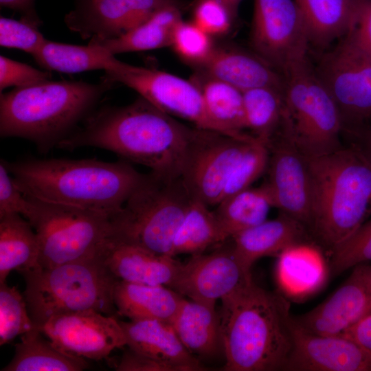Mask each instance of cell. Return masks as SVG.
Returning a JSON list of instances; mask_svg holds the SVG:
<instances>
[{"mask_svg": "<svg viewBox=\"0 0 371 371\" xmlns=\"http://www.w3.org/2000/svg\"><path fill=\"white\" fill-rule=\"evenodd\" d=\"M363 280L368 288V289L371 293V265L361 264L358 265Z\"/></svg>", "mask_w": 371, "mask_h": 371, "instance_id": "obj_49", "label": "cell"}, {"mask_svg": "<svg viewBox=\"0 0 371 371\" xmlns=\"http://www.w3.org/2000/svg\"><path fill=\"white\" fill-rule=\"evenodd\" d=\"M120 323L131 349L168 365L173 371L205 370L185 347L170 322L144 319Z\"/></svg>", "mask_w": 371, "mask_h": 371, "instance_id": "obj_21", "label": "cell"}, {"mask_svg": "<svg viewBox=\"0 0 371 371\" xmlns=\"http://www.w3.org/2000/svg\"><path fill=\"white\" fill-rule=\"evenodd\" d=\"M347 144L358 149L371 164V124L348 139Z\"/></svg>", "mask_w": 371, "mask_h": 371, "instance_id": "obj_48", "label": "cell"}, {"mask_svg": "<svg viewBox=\"0 0 371 371\" xmlns=\"http://www.w3.org/2000/svg\"><path fill=\"white\" fill-rule=\"evenodd\" d=\"M34 327L25 297L15 286L0 283V345L10 343Z\"/></svg>", "mask_w": 371, "mask_h": 371, "instance_id": "obj_36", "label": "cell"}, {"mask_svg": "<svg viewBox=\"0 0 371 371\" xmlns=\"http://www.w3.org/2000/svg\"><path fill=\"white\" fill-rule=\"evenodd\" d=\"M221 302L224 370H284L293 344L289 301L251 280Z\"/></svg>", "mask_w": 371, "mask_h": 371, "instance_id": "obj_2", "label": "cell"}, {"mask_svg": "<svg viewBox=\"0 0 371 371\" xmlns=\"http://www.w3.org/2000/svg\"><path fill=\"white\" fill-rule=\"evenodd\" d=\"M118 371H173L168 365L130 348L126 350L115 366Z\"/></svg>", "mask_w": 371, "mask_h": 371, "instance_id": "obj_45", "label": "cell"}, {"mask_svg": "<svg viewBox=\"0 0 371 371\" xmlns=\"http://www.w3.org/2000/svg\"><path fill=\"white\" fill-rule=\"evenodd\" d=\"M243 93L245 129L267 144L282 122L284 91L258 87Z\"/></svg>", "mask_w": 371, "mask_h": 371, "instance_id": "obj_35", "label": "cell"}, {"mask_svg": "<svg viewBox=\"0 0 371 371\" xmlns=\"http://www.w3.org/2000/svg\"><path fill=\"white\" fill-rule=\"evenodd\" d=\"M252 280L236 259L232 247L191 256L170 288L190 300L215 306L218 300Z\"/></svg>", "mask_w": 371, "mask_h": 371, "instance_id": "obj_17", "label": "cell"}, {"mask_svg": "<svg viewBox=\"0 0 371 371\" xmlns=\"http://www.w3.org/2000/svg\"><path fill=\"white\" fill-rule=\"evenodd\" d=\"M330 269L338 274L371 261V218L332 250Z\"/></svg>", "mask_w": 371, "mask_h": 371, "instance_id": "obj_39", "label": "cell"}, {"mask_svg": "<svg viewBox=\"0 0 371 371\" xmlns=\"http://www.w3.org/2000/svg\"><path fill=\"white\" fill-rule=\"evenodd\" d=\"M104 71L107 78L136 91L165 113L188 120L196 127L227 135L209 116L201 91L191 79L130 65L115 56L110 58Z\"/></svg>", "mask_w": 371, "mask_h": 371, "instance_id": "obj_11", "label": "cell"}, {"mask_svg": "<svg viewBox=\"0 0 371 371\" xmlns=\"http://www.w3.org/2000/svg\"><path fill=\"white\" fill-rule=\"evenodd\" d=\"M315 67L340 114L343 139L371 124V56L347 34Z\"/></svg>", "mask_w": 371, "mask_h": 371, "instance_id": "obj_10", "label": "cell"}, {"mask_svg": "<svg viewBox=\"0 0 371 371\" xmlns=\"http://www.w3.org/2000/svg\"><path fill=\"white\" fill-rule=\"evenodd\" d=\"M252 50L283 75L308 56V40L294 0H254L249 34Z\"/></svg>", "mask_w": 371, "mask_h": 371, "instance_id": "obj_12", "label": "cell"}, {"mask_svg": "<svg viewBox=\"0 0 371 371\" xmlns=\"http://www.w3.org/2000/svg\"><path fill=\"white\" fill-rule=\"evenodd\" d=\"M193 199L181 176L144 174L113 216V238L171 256L175 236Z\"/></svg>", "mask_w": 371, "mask_h": 371, "instance_id": "obj_7", "label": "cell"}, {"mask_svg": "<svg viewBox=\"0 0 371 371\" xmlns=\"http://www.w3.org/2000/svg\"><path fill=\"white\" fill-rule=\"evenodd\" d=\"M49 71H41L32 66L0 56V90L10 87H25L51 80Z\"/></svg>", "mask_w": 371, "mask_h": 371, "instance_id": "obj_42", "label": "cell"}, {"mask_svg": "<svg viewBox=\"0 0 371 371\" xmlns=\"http://www.w3.org/2000/svg\"><path fill=\"white\" fill-rule=\"evenodd\" d=\"M112 56L91 41L87 45H76L46 40L33 57L47 71L72 74L104 70Z\"/></svg>", "mask_w": 371, "mask_h": 371, "instance_id": "obj_34", "label": "cell"}, {"mask_svg": "<svg viewBox=\"0 0 371 371\" xmlns=\"http://www.w3.org/2000/svg\"><path fill=\"white\" fill-rule=\"evenodd\" d=\"M256 138H237L197 128L181 172L192 197L208 206L216 205L234 166Z\"/></svg>", "mask_w": 371, "mask_h": 371, "instance_id": "obj_13", "label": "cell"}, {"mask_svg": "<svg viewBox=\"0 0 371 371\" xmlns=\"http://www.w3.org/2000/svg\"><path fill=\"white\" fill-rule=\"evenodd\" d=\"M84 125L58 144L73 150L95 147L111 151L150 171L181 176L198 127H190L139 96L130 104L91 113Z\"/></svg>", "mask_w": 371, "mask_h": 371, "instance_id": "obj_1", "label": "cell"}, {"mask_svg": "<svg viewBox=\"0 0 371 371\" xmlns=\"http://www.w3.org/2000/svg\"><path fill=\"white\" fill-rule=\"evenodd\" d=\"M115 82L46 81L1 93L0 135L33 142L47 151L70 135Z\"/></svg>", "mask_w": 371, "mask_h": 371, "instance_id": "obj_4", "label": "cell"}, {"mask_svg": "<svg viewBox=\"0 0 371 371\" xmlns=\"http://www.w3.org/2000/svg\"><path fill=\"white\" fill-rule=\"evenodd\" d=\"M282 126L308 158L326 155L345 145L342 123L331 95L306 56L283 74Z\"/></svg>", "mask_w": 371, "mask_h": 371, "instance_id": "obj_8", "label": "cell"}, {"mask_svg": "<svg viewBox=\"0 0 371 371\" xmlns=\"http://www.w3.org/2000/svg\"><path fill=\"white\" fill-rule=\"evenodd\" d=\"M170 323L194 356L210 357L223 350L220 318L215 306L184 297Z\"/></svg>", "mask_w": 371, "mask_h": 371, "instance_id": "obj_26", "label": "cell"}, {"mask_svg": "<svg viewBox=\"0 0 371 371\" xmlns=\"http://www.w3.org/2000/svg\"><path fill=\"white\" fill-rule=\"evenodd\" d=\"M268 161L267 146L256 137L249 143L234 166L221 201L250 188V186L267 171Z\"/></svg>", "mask_w": 371, "mask_h": 371, "instance_id": "obj_38", "label": "cell"}, {"mask_svg": "<svg viewBox=\"0 0 371 371\" xmlns=\"http://www.w3.org/2000/svg\"><path fill=\"white\" fill-rule=\"evenodd\" d=\"M33 199L16 184L3 159L0 163V217L18 214L26 218L33 207Z\"/></svg>", "mask_w": 371, "mask_h": 371, "instance_id": "obj_43", "label": "cell"}, {"mask_svg": "<svg viewBox=\"0 0 371 371\" xmlns=\"http://www.w3.org/2000/svg\"><path fill=\"white\" fill-rule=\"evenodd\" d=\"M191 80L201 91L209 116L227 135L241 139L254 137L243 131L245 124L242 91L199 71Z\"/></svg>", "mask_w": 371, "mask_h": 371, "instance_id": "obj_28", "label": "cell"}, {"mask_svg": "<svg viewBox=\"0 0 371 371\" xmlns=\"http://www.w3.org/2000/svg\"><path fill=\"white\" fill-rule=\"evenodd\" d=\"M326 273L321 251L304 241L290 245L278 256L276 280L280 290L290 297L302 298L317 291Z\"/></svg>", "mask_w": 371, "mask_h": 371, "instance_id": "obj_24", "label": "cell"}, {"mask_svg": "<svg viewBox=\"0 0 371 371\" xmlns=\"http://www.w3.org/2000/svg\"><path fill=\"white\" fill-rule=\"evenodd\" d=\"M34 2V0H0L1 6L21 12L23 19L39 25L41 21L35 12Z\"/></svg>", "mask_w": 371, "mask_h": 371, "instance_id": "obj_47", "label": "cell"}, {"mask_svg": "<svg viewBox=\"0 0 371 371\" xmlns=\"http://www.w3.org/2000/svg\"><path fill=\"white\" fill-rule=\"evenodd\" d=\"M24 297L35 328L52 317L93 310L113 316L117 313L113 291L117 279L99 255L54 267H38L22 273Z\"/></svg>", "mask_w": 371, "mask_h": 371, "instance_id": "obj_6", "label": "cell"}, {"mask_svg": "<svg viewBox=\"0 0 371 371\" xmlns=\"http://www.w3.org/2000/svg\"><path fill=\"white\" fill-rule=\"evenodd\" d=\"M3 161L16 184L27 196L110 214L122 208L144 175L126 161Z\"/></svg>", "mask_w": 371, "mask_h": 371, "instance_id": "obj_3", "label": "cell"}, {"mask_svg": "<svg viewBox=\"0 0 371 371\" xmlns=\"http://www.w3.org/2000/svg\"><path fill=\"white\" fill-rule=\"evenodd\" d=\"M170 47L181 60L195 69L206 63L216 48L212 36L192 21L183 19L174 30Z\"/></svg>", "mask_w": 371, "mask_h": 371, "instance_id": "obj_37", "label": "cell"}, {"mask_svg": "<svg viewBox=\"0 0 371 371\" xmlns=\"http://www.w3.org/2000/svg\"><path fill=\"white\" fill-rule=\"evenodd\" d=\"M107 269L118 280L170 287L181 263L175 257L112 239L99 254Z\"/></svg>", "mask_w": 371, "mask_h": 371, "instance_id": "obj_20", "label": "cell"}, {"mask_svg": "<svg viewBox=\"0 0 371 371\" xmlns=\"http://www.w3.org/2000/svg\"><path fill=\"white\" fill-rule=\"evenodd\" d=\"M177 0H78L64 21L67 27L91 41L115 38Z\"/></svg>", "mask_w": 371, "mask_h": 371, "instance_id": "obj_16", "label": "cell"}, {"mask_svg": "<svg viewBox=\"0 0 371 371\" xmlns=\"http://www.w3.org/2000/svg\"><path fill=\"white\" fill-rule=\"evenodd\" d=\"M196 71L223 80L242 91L258 87L284 91V76L254 52L218 47Z\"/></svg>", "mask_w": 371, "mask_h": 371, "instance_id": "obj_22", "label": "cell"}, {"mask_svg": "<svg viewBox=\"0 0 371 371\" xmlns=\"http://www.w3.org/2000/svg\"><path fill=\"white\" fill-rule=\"evenodd\" d=\"M38 27L35 23L23 18L17 21L1 16L0 45L23 50L33 56L47 40Z\"/></svg>", "mask_w": 371, "mask_h": 371, "instance_id": "obj_41", "label": "cell"}, {"mask_svg": "<svg viewBox=\"0 0 371 371\" xmlns=\"http://www.w3.org/2000/svg\"><path fill=\"white\" fill-rule=\"evenodd\" d=\"M341 335L352 339L371 354V313Z\"/></svg>", "mask_w": 371, "mask_h": 371, "instance_id": "obj_46", "label": "cell"}, {"mask_svg": "<svg viewBox=\"0 0 371 371\" xmlns=\"http://www.w3.org/2000/svg\"><path fill=\"white\" fill-rule=\"evenodd\" d=\"M293 348L284 370L371 371V354L344 335H320L293 318Z\"/></svg>", "mask_w": 371, "mask_h": 371, "instance_id": "obj_18", "label": "cell"}, {"mask_svg": "<svg viewBox=\"0 0 371 371\" xmlns=\"http://www.w3.org/2000/svg\"><path fill=\"white\" fill-rule=\"evenodd\" d=\"M41 330L63 352L85 359L100 360L126 346L124 332L115 315L93 310L54 315Z\"/></svg>", "mask_w": 371, "mask_h": 371, "instance_id": "obj_15", "label": "cell"}, {"mask_svg": "<svg viewBox=\"0 0 371 371\" xmlns=\"http://www.w3.org/2000/svg\"><path fill=\"white\" fill-rule=\"evenodd\" d=\"M238 14V9L243 0H224Z\"/></svg>", "mask_w": 371, "mask_h": 371, "instance_id": "obj_50", "label": "cell"}, {"mask_svg": "<svg viewBox=\"0 0 371 371\" xmlns=\"http://www.w3.org/2000/svg\"><path fill=\"white\" fill-rule=\"evenodd\" d=\"M44 333L34 327L21 335L12 360L1 371H81L88 367L85 359L63 352Z\"/></svg>", "mask_w": 371, "mask_h": 371, "instance_id": "obj_29", "label": "cell"}, {"mask_svg": "<svg viewBox=\"0 0 371 371\" xmlns=\"http://www.w3.org/2000/svg\"><path fill=\"white\" fill-rule=\"evenodd\" d=\"M32 199L26 219L38 236L41 268L99 255L114 236L115 214Z\"/></svg>", "mask_w": 371, "mask_h": 371, "instance_id": "obj_9", "label": "cell"}, {"mask_svg": "<svg viewBox=\"0 0 371 371\" xmlns=\"http://www.w3.org/2000/svg\"><path fill=\"white\" fill-rule=\"evenodd\" d=\"M216 206L214 212L229 238L267 220L273 207L264 184L224 198Z\"/></svg>", "mask_w": 371, "mask_h": 371, "instance_id": "obj_33", "label": "cell"}, {"mask_svg": "<svg viewBox=\"0 0 371 371\" xmlns=\"http://www.w3.org/2000/svg\"><path fill=\"white\" fill-rule=\"evenodd\" d=\"M308 232L303 223L280 212L276 218L267 219L233 236L232 248L243 268L251 272L257 260L278 257L290 245L304 241Z\"/></svg>", "mask_w": 371, "mask_h": 371, "instance_id": "obj_23", "label": "cell"}, {"mask_svg": "<svg viewBox=\"0 0 371 371\" xmlns=\"http://www.w3.org/2000/svg\"><path fill=\"white\" fill-rule=\"evenodd\" d=\"M302 14L309 45L328 47L348 32L354 0H294Z\"/></svg>", "mask_w": 371, "mask_h": 371, "instance_id": "obj_31", "label": "cell"}, {"mask_svg": "<svg viewBox=\"0 0 371 371\" xmlns=\"http://www.w3.org/2000/svg\"><path fill=\"white\" fill-rule=\"evenodd\" d=\"M181 20L179 3H173L161 8L145 22L120 37L90 41L113 56L170 47L174 30Z\"/></svg>", "mask_w": 371, "mask_h": 371, "instance_id": "obj_30", "label": "cell"}, {"mask_svg": "<svg viewBox=\"0 0 371 371\" xmlns=\"http://www.w3.org/2000/svg\"><path fill=\"white\" fill-rule=\"evenodd\" d=\"M371 313V293L357 265L346 281L328 299L295 322L315 335H341Z\"/></svg>", "mask_w": 371, "mask_h": 371, "instance_id": "obj_19", "label": "cell"}, {"mask_svg": "<svg viewBox=\"0 0 371 371\" xmlns=\"http://www.w3.org/2000/svg\"><path fill=\"white\" fill-rule=\"evenodd\" d=\"M236 16L224 0H194L193 3L192 21L212 37L229 33Z\"/></svg>", "mask_w": 371, "mask_h": 371, "instance_id": "obj_40", "label": "cell"}, {"mask_svg": "<svg viewBox=\"0 0 371 371\" xmlns=\"http://www.w3.org/2000/svg\"><path fill=\"white\" fill-rule=\"evenodd\" d=\"M346 34L371 56V0H354L350 26Z\"/></svg>", "mask_w": 371, "mask_h": 371, "instance_id": "obj_44", "label": "cell"}, {"mask_svg": "<svg viewBox=\"0 0 371 371\" xmlns=\"http://www.w3.org/2000/svg\"><path fill=\"white\" fill-rule=\"evenodd\" d=\"M228 238L214 212L194 198L175 236L171 256L202 254Z\"/></svg>", "mask_w": 371, "mask_h": 371, "instance_id": "obj_32", "label": "cell"}, {"mask_svg": "<svg viewBox=\"0 0 371 371\" xmlns=\"http://www.w3.org/2000/svg\"><path fill=\"white\" fill-rule=\"evenodd\" d=\"M312 186L308 231L330 251L371 214V164L354 146L308 158Z\"/></svg>", "mask_w": 371, "mask_h": 371, "instance_id": "obj_5", "label": "cell"}, {"mask_svg": "<svg viewBox=\"0 0 371 371\" xmlns=\"http://www.w3.org/2000/svg\"><path fill=\"white\" fill-rule=\"evenodd\" d=\"M269 161L264 183L273 207L303 223L311 221L312 186L306 157L281 125L267 143Z\"/></svg>", "mask_w": 371, "mask_h": 371, "instance_id": "obj_14", "label": "cell"}, {"mask_svg": "<svg viewBox=\"0 0 371 371\" xmlns=\"http://www.w3.org/2000/svg\"><path fill=\"white\" fill-rule=\"evenodd\" d=\"M38 258V239L30 223L18 214L0 217V283L12 271L22 274L40 267Z\"/></svg>", "mask_w": 371, "mask_h": 371, "instance_id": "obj_27", "label": "cell"}, {"mask_svg": "<svg viewBox=\"0 0 371 371\" xmlns=\"http://www.w3.org/2000/svg\"><path fill=\"white\" fill-rule=\"evenodd\" d=\"M113 299L117 314L130 320L157 319L170 322L184 297L163 285L117 280Z\"/></svg>", "mask_w": 371, "mask_h": 371, "instance_id": "obj_25", "label": "cell"}]
</instances>
